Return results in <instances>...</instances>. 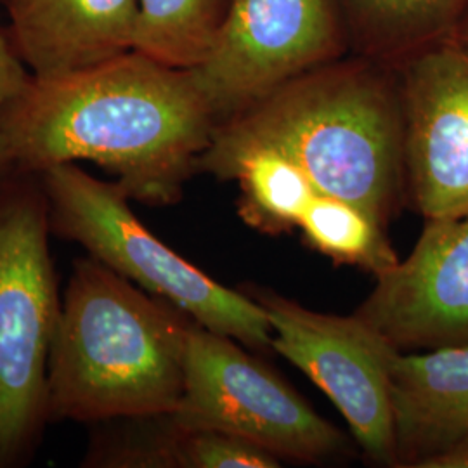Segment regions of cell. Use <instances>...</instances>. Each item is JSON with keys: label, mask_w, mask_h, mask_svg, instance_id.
Returning a JSON list of instances; mask_svg holds the SVG:
<instances>
[{"label": "cell", "mask_w": 468, "mask_h": 468, "mask_svg": "<svg viewBox=\"0 0 468 468\" xmlns=\"http://www.w3.org/2000/svg\"><path fill=\"white\" fill-rule=\"evenodd\" d=\"M203 172L218 181H236L239 185V216L264 233L299 228L303 210L318 193L297 164L268 148L238 153Z\"/></svg>", "instance_id": "cell-13"}, {"label": "cell", "mask_w": 468, "mask_h": 468, "mask_svg": "<svg viewBox=\"0 0 468 468\" xmlns=\"http://www.w3.org/2000/svg\"><path fill=\"white\" fill-rule=\"evenodd\" d=\"M9 40L35 79H58L134 50L139 0H4Z\"/></svg>", "instance_id": "cell-11"}, {"label": "cell", "mask_w": 468, "mask_h": 468, "mask_svg": "<svg viewBox=\"0 0 468 468\" xmlns=\"http://www.w3.org/2000/svg\"><path fill=\"white\" fill-rule=\"evenodd\" d=\"M340 50L334 0H231L208 56L189 71L218 125Z\"/></svg>", "instance_id": "cell-7"}, {"label": "cell", "mask_w": 468, "mask_h": 468, "mask_svg": "<svg viewBox=\"0 0 468 468\" xmlns=\"http://www.w3.org/2000/svg\"><path fill=\"white\" fill-rule=\"evenodd\" d=\"M399 351L468 346V214L427 220L415 249L356 311Z\"/></svg>", "instance_id": "cell-10"}, {"label": "cell", "mask_w": 468, "mask_h": 468, "mask_svg": "<svg viewBox=\"0 0 468 468\" xmlns=\"http://www.w3.org/2000/svg\"><path fill=\"white\" fill-rule=\"evenodd\" d=\"M454 35L468 48V15L465 16V19L462 21V25L458 27V30H456V34Z\"/></svg>", "instance_id": "cell-21"}, {"label": "cell", "mask_w": 468, "mask_h": 468, "mask_svg": "<svg viewBox=\"0 0 468 468\" xmlns=\"http://www.w3.org/2000/svg\"><path fill=\"white\" fill-rule=\"evenodd\" d=\"M172 421L183 431L247 439L280 460L319 463L344 452L346 439L236 340L191 323L185 387Z\"/></svg>", "instance_id": "cell-6"}, {"label": "cell", "mask_w": 468, "mask_h": 468, "mask_svg": "<svg viewBox=\"0 0 468 468\" xmlns=\"http://www.w3.org/2000/svg\"><path fill=\"white\" fill-rule=\"evenodd\" d=\"M231 0H139L134 50L191 69L208 56Z\"/></svg>", "instance_id": "cell-15"}, {"label": "cell", "mask_w": 468, "mask_h": 468, "mask_svg": "<svg viewBox=\"0 0 468 468\" xmlns=\"http://www.w3.org/2000/svg\"><path fill=\"white\" fill-rule=\"evenodd\" d=\"M191 323L98 259H77L50 349L49 423L172 413L183 396Z\"/></svg>", "instance_id": "cell-3"}, {"label": "cell", "mask_w": 468, "mask_h": 468, "mask_svg": "<svg viewBox=\"0 0 468 468\" xmlns=\"http://www.w3.org/2000/svg\"><path fill=\"white\" fill-rule=\"evenodd\" d=\"M299 228L305 241L336 264H351L380 276L399 264L384 226L349 201L316 193Z\"/></svg>", "instance_id": "cell-16"}, {"label": "cell", "mask_w": 468, "mask_h": 468, "mask_svg": "<svg viewBox=\"0 0 468 468\" xmlns=\"http://www.w3.org/2000/svg\"><path fill=\"white\" fill-rule=\"evenodd\" d=\"M255 148L282 153L319 195L387 228L406 185L399 87L363 63L314 68L218 123L197 172Z\"/></svg>", "instance_id": "cell-2"}, {"label": "cell", "mask_w": 468, "mask_h": 468, "mask_svg": "<svg viewBox=\"0 0 468 468\" xmlns=\"http://www.w3.org/2000/svg\"><path fill=\"white\" fill-rule=\"evenodd\" d=\"M250 297L271 323L272 351L332 399L371 462L398 467L388 375L399 349L356 314L314 313L271 292H253Z\"/></svg>", "instance_id": "cell-8"}, {"label": "cell", "mask_w": 468, "mask_h": 468, "mask_svg": "<svg viewBox=\"0 0 468 468\" xmlns=\"http://www.w3.org/2000/svg\"><path fill=\"white\" fill-rule=\"evenodd\" d=\"M406 186L425 218L468 214V48L452 35L406 58L402 69Z\"/></svg>", "instance_id": "cell-9"}, {"label": "cell", "mask_w": 468, "mask_h": 468, "mask_svg": "<svg viewBox=\"0 0 468 468\" xmlns=\"http://www.w3.org/2000/svg\"><path fill=\"white\" fill-rule=\"evenodd\" d=\"M369 49L406 58L456 34L468 0H340Z\"/></svg>", "instance_id": "cell-14"}, {"label": "cell", "mask_w": 468, "mask_h": 468, "mask_svg": "<svg viewBox=\"0 0 468 468\" xmlns=\"http://www.w3.org/2000/svg\"><path fill=\"white\" fill-rule=\"evenodd\" d=\"M11 172L7 156H5V146H4V133H2V115H0V179Z\"/></svg>", "instance_id": "cell-20"}, {"label": "cell", "mask_w": 468, "mask_h": 468, "mask_svg": "<svg viewBox=\"0 0 468 468\" xmlns=\"http://www.w3.org/2000/svg\"><path fill=\"white\" fill-rule=\"evenodd\" d=\"M388 392L398 467L420 468L468 441V346L398 352Z\"/></svg>", "instance_id": "cell-12"}, {"label": "cell", "mask_w": 468, "mask_h": 468, "mask_svg": "<svg viewBox=\"0 0 468 468\" xmlns=\"http://www.w3.org/2000/svg\"><path fill=\"white\" fill-rule=\"evenodd\" d=\"M49 201L38 174L0 179V468L28 465L49 425L48 371L61 311Z\"/></svg>", "instance_id": "cell-4"}, {"label": "cell", "mask_w": 468, "mask_h": 468, "mask_svg": "<svg viewBox=\"0 0 468 468\" xmlns=\"http://www.w3.org/2000/svg\"><path fill=\"white\" fill-rule=\"evenodd\" d=\"M282 460L236 435L179 429L174 468H278Z\"/></svg>", "instance_id": "cell-17"}, {"label": "cell", "mask_w": 468, "mask_h": 468, "mask_svg": "<svg viewBox=\"0 0 468 468\" xmlns=\"http://www.w3.org/2000/svg\"><path fill=\"white\" fill-rule=\"evenodd\" d=\"M420 468H468V441L423 462Z\"/></svg>", "instance_id": "cell-19"}, {"label": "cell", "mask_w": 468, "mask_h": 468, "mask_svg": "<svg viewBox=\"0 0 468 468\" xmlns=\"http://www.w3.org/2000/svg\"><path fill=\"white\" fill-rule=\"evenodd\" d=\"M38 176L49 201L52 236L80 245L201 326L249 349L272 351V328L257 301L207 276L158 239L135 218L115 181H101L77 164L54 165Z\"/></svg>", "instance_id": "cell-5"}, {"label": "cell", "mask_w": 468, "mask_h": 468, "mask_svg": "<svg viewBox=\"0 0 468 468\" xmlns=\"http://www.w3.org/2000/svg\"><path fill=\"white\" fill-rule=\"evenodd\" d=\"M11 170L90 162L129 200L183 198L218 122L189 69L129 50L58 79H35L0 108Z\"/></svg>", "instance_id": "cell-1"}, {"label": "cell", "mask_w": 468, "mask_h": 468, "mask_svg": "<svg viewBox=\"0 0 468 468\" xmlns=\"http://www.w3.org/2000/svg\"><path fill=\"white\" fill-rule=\"evenodd\" d=\"M30 77V71L17 58L11 40L0 32V108L16 98Z\"/></svg>", "instance_id": "cell-18"}]
</instances>
